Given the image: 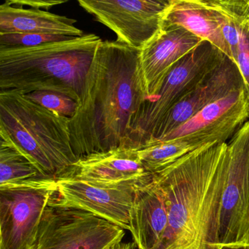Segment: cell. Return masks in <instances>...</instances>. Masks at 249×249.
<instances>
[{
	"instance_id": "cell-1",
	"label": "cell",
	"mask_w": 249,
	"mask_h": 249,
	"mask_svg": "<svg viewBox=\"0 0 249 249\" xmlns=\"http://www.w3.org/2000/svg\"><path fill=\"white\" fill-rule=\"evenodd\" d=\"M146 100L139 51L117 41H102L87 74L79 107L70 119L75 156L80 159L126 148L131 122Z\"/></svg>"
},
{
	"instance_id": "cell-2",
	"label": "cell",
	"mask_w": 249,
	"mask_h": 249,
	"mask_svg": "<svg viewBox=\"0 0 249 249\" xmlns=\"http://www.w3.org/2000/svg\"><path fill=\"white\" fill-rule=\"evenodd\" d=\"M227 148V142L206 144L157 171L164 180L167 208V229L158 249H220Z\"/></svg>"
},
{
	"instance_id": "cell-3",
	"label": "cell",
	"mask_w": 249,
	"mask_h": 249,
	"mask_svg": "<svg viewBox=\"0 0 249 249\" xmlns=\"http://www.w3.org/2000/svg\"><path fill=\"white\" fill-rule=\"evenodd\" d=\"M103 40L86 34L33 47L0 46V91H51L80 103L96 51Z\"/></svg>"
},
{
	"instance_id": "cell-4",
	"label": "cell",
	"mask_w": 249,
	"mask_h": 249,
	"mask_svg": "<svg viewBox=\"0 0 249 249\" xmlns=\"http://www.w3.org/2000/svg\"><path fill=\"white\" fill-rule=\"evenodd\" d=\"M70 118L16 90L0 91V142L12 145L49 178L57 179L78 161L71 143Z\"/></svg>"
},
{
	"instance_id": "cell-5",
	"label": "cell",
	"mask_w": 249,
	"mask_h": 249,
	"mask_svg": "<svg viewBox=\"0 0 249 249\" xmlns=\"http://www.w3.org/2000/svg\"><path fill=\"white\" fill-rule=\"evenodd\" d=\"M226 57L213 45L203 41L178 62L157 95L151 101L145 100L133 116L126 148L139 150L146 145L169 110Z\"/></svg>"
},
{
	"instance_id": "cell-6",
	"label": "cell",
	"mask_w": 249,
	"mask_h": 249,
	"mask_svg": "<svg viewBox=\"0 0 249 249\" xmlns=\"http://www.w3.org/2000/svg\"><path fill=\"white\" fill-rule=\"evenodd\" d=\"M56 190L52 178L0 187V249H35L43 213Z\"/></svg>"
},
{
	"instance_id": "cell-7",
	"label": "cell",
	"mask_w": 249,
	"mask_h": 249,
	"mask_svg": "<svg viewBox=\"0 0 249 249\" xmlns=\"http://www.w3.org/2000/svg\"><path fill=\"white\" fill-rule=\"evenodd\" d=\"M124 235V230L103 218L51 199L35 249H110Z\"/></svg>"
},
{
	"instance_id": "cell-8",
	"label": "cell",
	"mask_w": 249,
	"mask_h": 249,
	"mask_svg": "<svg viewBox=\"0 0 249 249\" xmlns=\"http://www.w3.org/2000/svg\"><path fill=\"white\" fill-rule=\"evenodd\" d=\"M228 172L221 200L218 248L249 235V120L227 142Z\"/></svg>"
},
{
	"instance_id": "cell-9",
	"label": "cell",
	"mask_w": 249,
	"mask_h": 249,
	"mask_svg": "<svg viewBox=\"0 0 249 249\" xmlns=\"http://www.w3.org/2000/svg\"><path fill=\"white\" fill-rule=\"evenodd\" d=\"M170 0H78L80 6L117 36L116 41L142 51L161 29Z\"/></svg>"
},
{
	"instance_id": "cell-10",
	"label": "cell",
	"mask_w": 249,
	"mask_h": 249,
	"mask_svg": "<svg viewBox=\"0 0 249 249\" xmlns=\"http://www.w3.org/2000/svg\"><path fill=\"white\" fill-rule=\"evenodd\" d=\"M149 178L141 181L112 186L93 184L75 179L58 178L56 179V190L52 199L59 205L87 211L130 231L137 190Z\"/></svg>"
},
{
	"instance_id": "cell-11",
	"label": "cell",
	"mask_w": 249,
	"mask_h": 249,
	"mask_svg": "<svg viewBox=\"0 0 249 249\" xmlns=\"http://www.w3.org/2000/svg\"><path fill=\"white\" fill-rule=\"evenodd\" d=\"M248 120L249 94L243 87L208 105L160 141L182 140L198 148L227 142Z\"/></svg>"
},
{
	"instance_id": "cell-12",
	"label": "cell",
	"mask_w": 249,
	"mask_h": 249,
	"mask_svg": "<svg viewBox=\"0 0 249 249\" xmlns=\"http://www.w3.org/2000/svg\"><path fill=\"white\" fill-rule=\"evenodd\" d=\"M243 87L244 83L238 68L231 59L226 57L169 110L148 144L162 139L208 105Z\"/></svg>"
},
{
	"instance_id": "cell-13",
	"label": "cell",
	"mask_w": 249,
	"mask_h": 249,
	"mask_svg": "<svg viewBox=\"0 0 249 249\" xmlns=\"http://www.w3.org/2000/svg\"><path fill=\"white\" fill-rule=\"evenodd\" d=\"M202 42V39L182 27L161 28L140 52L147 101H151L157 95L173 67Z\"/></svg>"
},
{
	"instance_id": "cell-14",
	"label": "cell",
	"mask_w": 249,
	"mask_h": 249,
	"mask_svg": "<svg viewBox=\"0 0 249 249\" xmlns=\"http://www.w3.org/2000/svg\"><path fill=\"white\" fill-rule=\"evenodd\" d=\"M151 175L144 168L138 150L119 148L81 157L58 178L112 186L141 181Z\"/></svg>"
},
{
	"instance_id": "cell-15",
	"label": "cell",
	"mask_w": 249,
	"mask_h": 249,
	"mask_svg": "<svg viewBox=\"0 0 249 249\" xmlns=\"http://www.w3.org/2000/svg\"><path fill=\"white\" fill-rule=\"evenodd\" d=\"M182 27L203 41L209 42L231 59L222 32V16L209 0H170L163 16L161 28Z\"/></svg>"
},
{
	"instance_id": "cell-16",
	"label": "cell",
	"mask_w": 249,
	"mask_h": 249,
	"mask_svg": "<svg viewBox=\"0 0 249 249\" xmlns=\"http://www.w3.org/2000/svg\"><path fill=\"white\" fill-rule=\"evenodd\" d=\"M76 20L43 10L0 5V33H45L81 37L84 32L74 26Z\"/></svg>"
},
{
	"instance_id": "cell-17",
	"label": "cell",
	"mask_w": 249,
	"mask_h": 249,
	"mask_svg": "<svg viewBox=\"0 0 249 249\" xmlns=\"http://www.w3.org/2000/svg\"><path fill=\"white\" fill-rule=\"evenodd\" d=\"M197 148V146L188 141L169 140L154 141L138 150V152L144 168L152 174Z\"/></svg>"
},
{
	"instance_id": "cell-18",
	"label": "cell",
	"mask_w": 249,
	"mask_h": 249,
	"mask_svg": "<svg viewBox=\"0 0 249 249\" xmlns=\"http://www.w3.org/2000/svg\"><path fill=\"white\" fill-rule=\"evenodd\" d=\"M0 142V187L49 178L17 148L5 142Z\"/></svg>"
},
{
	"instance_id": "cell-19",
	"label": "cell",
	"mask_w": 249,
	"mask_h": 249,
	"mask_svg": "<svg viewBox=\"0 0 249 249\" xmlns=\"http://www.w3.org/2000/svg\"><path fill=\"white\" fill-rule=\"evenodd\" d=\"M27 98L42 107L65 117H73L79 103L68 96L51 91H36L25 94Z\"/></svg>"
},
{
	"instance_id": "cell-20",
	"label": "cell",
	"mask_w": 249,
	"mask_h": 249,
	"mask_svg": "<svg viewBox=\"0 0 249 249\" xmlns=\"http://www.w3.org/2000/svg\"><path fill=\"white\" fill-rule=\"evenodd\" d=\"M75 37L45 33H0V46L33 47L46 43L65 41Z\"/></svg>"
},
{
	"instance_id": "cell-21",
	"label": "cell",
	"mask_w": 249,
	"mask_h": 249,
	"mask_svg": "<svg viewBox=\"0 0 249 249\" xmlns=\"http://www.w3.org/2000/svg\"><path fill=\"white\" fill-rule=\"evenodd\" d=\"M234 64L243 78L249 94V17L240 26V36Z\"/></svg>"
},
{
	"instance_id": "cell-22",
	"label": "cell",
	"mask_w": 249,
	"mask_h": 249,
	"mask_svg": "<svg viewBox=\"0 0 249 249\" xmlns=\"http://www.w3.org/2000/svg\"><path fill=\"white\" fill-rule=\"evenodd\" d=\"M10 5H17V6H29L30 8L34 9L43 10L47 11L53 7L56 6L61 4H64L66 1L61 0H9L7 1Z\"/></svg>"
},
{
	"instance_id": "cell-23",
	"label": "cell",
	"mask_w": 249,
	"mask_h": 249,
	"mask_svg": "<svg viewBox=\"0 0 249 249\" xmlns=\"http://www.w3.org/2000/svg\"><path fill=\"white\" fill-rule=\"evenodd\" d=\"M220 249H249V243H233L221 246Z\"/></svg>"
},
{
	"instance_id": "cell-24",
	"label": "cell",
	"mask_w": 249,
	"mask_h": 249,
	"mask_svg": "<svg viewBox=\"0 0 249 249\" xmlns=\"http://www.w3.org/2000/svg\"><path fill=\"white\" fill-rule=\"evenodd\" d=\"M137 247L134 242L132 243H120L110 249H135Z\"/></svg>"
},
{
	"instance_id": "cell-25",
	"label": "cell",
	"mask_w": 249,
	"mask_h": 249,
	"mask_svg": "<svg viewBox=\"0 0 249 249\" xmlns=\"http://www.w3.org/2000/svg\"><path fill=\"white\" fill-rule=\"evenodd\" d=\"M249 243V235L248 236L247 238H246V241H245L244 243Z\"/></svg>"
}]
</instances>
